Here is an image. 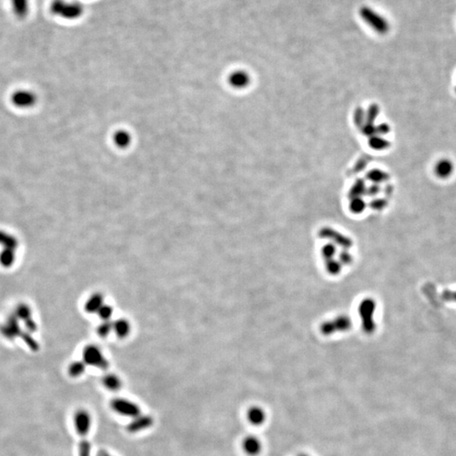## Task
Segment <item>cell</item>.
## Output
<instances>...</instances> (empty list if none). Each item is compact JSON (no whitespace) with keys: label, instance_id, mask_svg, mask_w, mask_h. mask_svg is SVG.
Listing matches in <instances>:
<instances>
[{"label":"cell","instance_id":"3957f363","mask_svg":"<svg viewBox=\"0 0 456 456\" xmlns=\"http://www.w3.org/2000/svg\"><path fill=\"white\" fill-rule=\"evenodd\" d=\"M111 407L117 413L124 417H135L140 414V407L125 399H115L112 401Z\"/></svg>","mask_w":456,"mask_h":456},{"label":"cell","instance_id":"8fae6325","mask_svg":"<svg viewBox=\"0 0 456 456\" xmlns=\"http://www.w3.org/2000/svg\"><path fill=\"white\" fill-rule=\"evenodd\" d=\"M248 80L249 79L248 74H245L244 72H235L230 76V83L235 87H244L246 84H248Z\"/></svg>","mask_w":456,"mask_h":456},{"label":"cell","instance_id":"5bb4252c","mask_svg":"<svg viewBox=\"0 0 456 456\" xmlns=\"http://www.w3.org/2000/svg\"><path fill=\"white\" fill-rule=\"evenodd\" d=\"M90 443L84 437H82V439L79 443V456H90Z\"/></svg>","mask_w":456,"mask_h":456},{"label":"cell","instance_id":"2e32d148","mask_svg":"<svg viewBox=\"0 0 456 456\" xmlns=\"http://www.w3.org/2000/svg\"><path fill=\"white\" fill-rule=\"evenodd\" d=\"M83 370H84V368H83L81 364H75V365L72 367V369H70V374H71L73 376H79V375L83 372Z\"/></svg>","mask_w":456,"mask_h":456},{"label":"cell","instance_id":"277c9868","mask_svg":"<svg viewBox=\"0 0 456 456\" xmlns=\"http://www.w3.org/2000/svg\"><path fill=\"white\" fill-rule=\"evenodd\" d=\"M74 427L78 434L81 437H85L90 431L92 419L88 411L85 410H79L75 412L74 417Z\"/></svg>","mask_w":456,"mask_h":456},{"label":"cell","instance_id":"ba28073f","mask_svg":"<svg viewBox=\"0 0 456 456\" xmlns=\"http://www.w3.org/2000/svg\"><path fill=\"white\" fill-rule=\"evenodd\" d=\"M13 103L21 108H28L36 103L34 94L27 90H20L15 93L12 98Z\"/></svg>","mask_w":456,"mask_h":456},{"label":"cell","instance_id":"7c38bea8","mask_svg":"<svg viewBox=\"0 0 456 456\" xmlns=\"http://www.w3.org/2000/svg\"><path fill=\"white\" fill-rule=\"evenodd\" d=\"M114 143L119 148H126L131 143V136L125 130H119L114 135Z\"/></svg>","mask_w":456,"mask_h":456},{"label":"cell","instance_id":"d6986e66","mask_svg":"<svg viewBox=\"0 0 456 456\" xmlns=\"http://www.w3.org/2000/svg\"><path fill=\"white\" fill-rule=\"evenodd\" d=\"M299 456H309V455H306V454H301V455H299Z\"/></svg>","mask_w":456,"mask_h":456},{"label":"cell","instance_id":"ffe728a7","mask_svg":"<svg viewBox=\"0 0 456 456\" xmlns=\"http://www.w3.org/2000/svg\"><path fill=\"white\" fill-rule=\"evenodd\" d=\"M455 93H456V87H455Z\"/></svg>","mask_w":456,"mask_h":456},{"label":"cell","instance_id":"e0dca14e","mask_svg":"<svg viewBox=\"0 0 456 456\" xmlns=\"http://www.w3.org/2000/svg\"><path fill=\"white\" fill-rule=\"evenodd\" d=\"M97 456H113L110 454V453H108L107 451L105 450H100L98 452Z\"/></svg>","mask_w":456,"mask_h":456},{"label":"cell","instance_id":"5b68a950","mask_svg":"<svg viewBox=\"0 0 456 456\" xmlns=\"http://www.w3.org/2000/svg\"><path fill=\"white\" fill-rule=\"evenodd\" d=\"M154 420L149 415H139L137 417H134V420L130 422L127 430L131 433L140 432L143 430L147 429L153 425Z\"/></svg>","mask_w":456,"mask_h":456},{"label":"cell","instance_id":"9c48e42d","mask_svg":"<svg viewBox=\"0 0 456 456\" xmlns=\"http://www.w3.org/2000/svg\"><path fill=\"white\" fill-rule=\"evenodd\" d=\"M247 418L251 424L259 426V425L263 424L264 421L266 420V414H265V411L261 407L252 406L248 409V412H247Z\"/></svg>","mask_w":456,"mask_h":456},{"label":"cell","instance_id":"ac0fdd59","mask_svg":"<svg viewBox=\"0 0 456 456\" xmlns=\"http://www.w3.org/2000/svg\"><path fill=\"white\" fill-rule=\"evenodd\" d=\"M452 297H453V299H454V301H455L456 302V293H454V294H453V295H452Z\"/></svg>","mask_w":456,"mask_h":456},{"label":"cell","instance_id":"6da1fadb","mask_svg":"<svg viewBox=\"0 0 456 456\" xmlns=\"http://www.w3.org/2000/svg\"><path fill=\"white\" fill-rule=\"evenodd\" d=\"M51 13L64 20L74 21L84 13V6L78 1L53 0L50 6Z\"/></svg>","mask_w":456,"mask_h":456},{"label":"cell","instance_id":"4fadbf2b","mask_svg":"<svg viewBox=\"0 0 456 456\" xmlns=\"http://www.w3.org/2000/svg\"><path fill=\"white\" fill-rule=\"evenodd\" d=\"M104 385H106V387L108 388V390L115 391V390H119L120 389L121 383H120V380L116 376L109 375V376H107L104 379Z\"/></svg>","mask_w":456,"mask_h":456},{"label":"cell","instance_id":"52a82bcc","mask_svg":"<svg viewBox=\"0 0 456 456\" xmlns=\"http://www.w3.org/2000/svg\"><path fill=\"white\" fill-rule=\"evenodd\" d=\"M243 451L248 455H258L261 452V441L255 436H248L243 439Z\"/></svg>","mask_w":456,"mask_h":456},{"label":"cell","instance_id":"8992f818","mask_svg":"<svg viewBox=\"0 0 456 456\" xmlns=\"http://www.w3.org/2000/svg\"><path fill=\"white\" fill-rule=\"evenodd\" d=\"M453 169L454 166L450 160L446 158L441 159L434 166V172L437 177L445 179L453 174Z\"/></svg>","mask_w":456,"mask_h":456},{"label":"cell","instance_id":"30bf717a","mask_svg":"<svg viewBox=\"0 0 456 456\" xmlns=\"http://www.w3.org/2000/svg\"><path fill=\"white\" fill-rule=\"evenodd\" d=\"M13 12L16 17L26 18L29 13V0H11Z\"/></svg>","mask_w":456,"mask_h":456},{"label":"cell","instance_id":"7a4b0ae2","mask_svg":"<svg viewBox=\"0 0 456 456\" xmlns=\"http://www.w3.org/2000/svg\"><path fill=\"white\" fill-rule=\"evenodd\" d=\"M359 15L361 20L379 34L385 35L390 31V23L387 19L375 9L362 6L359 10Z\"/></svg>","mask_w":456,"mask_h":456},{"label":"cell","instance_id":"9a60e30c","mask_svg":"<svg viewBox=\"0 0 456 456\" xmlns=\"http://www.w3.org/2000/svg\"><path fill=\"white\" fill-rule=\"evenodd\" d=\"M372 146H374L375 149H378V150H381V149H385V148L388 147L389 145V142L386 141V140H384V139H380V138H376V139H374L373 140L372 143H371Z\"/></svg>","mask_w":456,"mask_h":456}]
</instances>
